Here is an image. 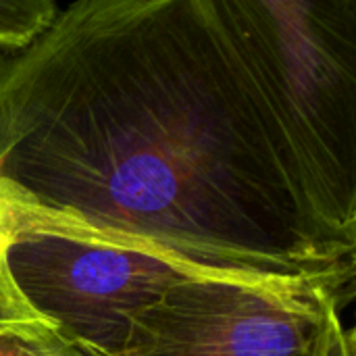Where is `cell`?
Segmentation results:
<instances>
[{
	"label": "cell",
	"mask_w": 356,
	"mask_h": 356,
	"mask_svg": "<svg viewBox=\"0 0 356 356\" xmlns=\"http://www.w3.org/2000/svg\"><path fill=\"white\" fill-rule=\"evenodd\" d=\"M355 2L83 0L0 48L25 229L350 298Z\"/></svg>",
	"instance_id": "6da1fadb"
},
{
	"label": "cell",
	"mask_w": 356,
	"mask_h": 356,
	"mask_svg": "<svg viewBox=\"0 0 356 356\" xmlns=\"http://www.w3.org/2000/svg\"><path fill=\"white\" fill-rule=\"evenodd\" d=\"M332 290L192 277L131 323L121 356H355Z\"/></svg>",
	"instance_id": "7a4b0ae2"
},
{
	"label": "cell",
	"mask_w": 356,
	"mask_h": 356,
	"mask_svg": "<svg viewBox=\"0 0 356 356\" xmlns=\"http://www.w3.org/2000/svg\"><path fill=\"white\" fill-rule=\"evenodd\" d=\"M4 259L25 302L77 356H121L138 315L207 275L156 252L52 229L21 232Z\"/></svg>",
	"instance_id": "3957f363"
},
{
	"label": "cell",
	"mask_w": 356,
	"mask_h": 356,
	"mask_svg": "<svg viewBox=\"0 0 356 356\" xmlns=\"http://www.w3.org/2000/svg\"><path fill=\"white\" fill-rule=\"evenodd\" d=\"M48 0H0V48H19L31 42L56 15Z\"/></svg>",
	"instance_id": "277c9868"
},
{
	"label": "cell",
	"mask_w": 356,
	"mask_h": 356,
	"mask_svg": "<svg viewBox=\"0 0 356 356\" xmlns=\"http://www.w3.org/2000/svg\"><path fill=\"white\" fill-rule=\"evenodd\" d=\"M0 356H77V353L42 321L0 327Z\"/></svg>",
	"instance_id": "5b68a950"
},
{
	"label": "cell",
	"mask_w": 356,
	"mask_h": 356,
	"mask_svg": "<svg viewBox=\"0 0 356 356\" xmlns=\"http://www.w3.org/2000/svg\"><path fill=\"white\" fill-rule=\"evenodd\" d=\"M31 321L46 323L40 315H35V311L25 302V298L17 290V286L10 280L6 259L4 254H0V327L10 323H31Z\"/></svg>",
	"instance_id": "8992f818"
},
{
	"label": "cell",
	"mask_w": 356,
	"mask_h": 356,
	"mask_svg": "<svg viewBox=\"0 0 356 356\" xmlns=\"http://www.w3.org/2000/svg\"><path fill=\"white\" fill-rule=\"evenodd\" d=\"M21 234V219L19 211L13 202H8L0 194V254L15 242V238Z\"/></svg>",
	"instance_id": "52a82bcc"
}]
</instances>
